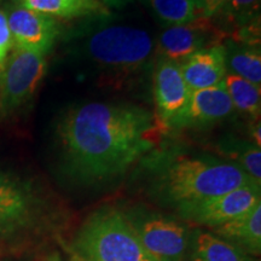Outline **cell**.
I'll use <instances>...</instances> for the list:
<instances>
[{
  "label": "cell",
  "instance_id": "cell-1",
  "mask_svg": "<svg viewBox=\"0 0 261 261\" xmlns=\"http://www.w3.org/2000/svg\"><path fill=\"white\" fill-rule=\"evenodd\" d=\"M165 129L156 115L133 104L71 107L56 129L63 171L80 184L113 180L154 149Z\"/></svg>",
  "mask_w": 261,
  "mask_h": 261
},
{
  "label": "cell",
  "instance_id": "cell-2",
  "mask_svg": "<svg viewBox=\"0 0 261 261\" xmlns=\"http://www.w3.org/2000/svg\"><path fill=\"white\" fill-rule=\"evenodd\" d=\"M253 182L255 181L242 168L226 160L207 155H179L158 168L152 194L178 211Z\"/></svg>",
  "mask_w": 261,
  "mask_h": 261
},
{
  "label": "cell",
  "instance_id": "cell-3",
  "mask_svg": "<svg viewBox=\"0 0 261 261\" xmlns=\"http://www.w3.org/2000/svg\"><path fill=\"white\" fill-rule=\"evenodd\" d=\"M73 253L83 261H156L144 249L123 212L103 207L77 231Z\"/></svg>",
  "mask_w": 261,
  "mask_h": 261
},
{
  "label": "cell",
  "instance_id": "cell-4",
  "mask_svg": "<svg viewBox=\"0 0 261 261\" xmlns=\"http://www.w3.org/2000/svg\"><path fill=\"white\" fill-rule=\"evenodd\" d=\"M45 215L46 203L32 181L0 171V244L34 233Z\"/></svg>",
  "mask_w": 261,
  "mask_h": 261
},
{
  "label": "cell",
  "instance_id": "cell-5",
  "mask_svg": "<svg viewBox=\"0 0 261 261\" xmlns=\"http://www.w3.org/2000/svg\"><path fill=\"white\" fill-rule=\"evenodd\" d=\"M89 56L103 67L133 70L144 64L152 51V40L145 31L113 25L94 33L86 44Z\"/></svg>",
  "mask_w": 261,
  "mask_h": 261
},
{
  "label": "cell",
  "instance_id": "cell-6",
  "mask_svg": "<svg viewBox=\"0 0 261 261\" xmlns=\"http://www.w3.org/2000/svg\"><path fill=\"white\" fill-rule=\"evenodd\" d=\"M139 242L156 261H185L190 227L174 218L149 212L126 213Z\"/></svg>",
  "mask_w": 261,
  "mask_h": 261
},
{
  "label": "cell",
  "instance_id": "cell-7",
  "mask_svg": "<svg viewBox=\"0 0 261 261\" xmlns=\"http://www.w3.org/2000/svg\"><path fill=\"white\" fill-rule=\"evenodd\" d=\"M47 70L44 55L15 48L3 64L0 77V113L15 112L37 92Z\"/></svg>",
  "mask_w": 261,
  "mask_h": 261
},
{
  "label": "cell",
  "instance_id": "cell-8",
  "mask_svg": "<svg viewBox=\"0 0 261 261\" xmlns=\"http://www.w3.org/2000/svg\"><path fill=\"white\" fill-rule=\"evenodd\" d=\"M260 202V185L253 182L210 200L182 207L178 210V213L184 220L212 230L247 213Z\"/></svg>",
  "mask_w": 261,
  "mask_h": 261
},
{
  "label": "cell",
  "instance_id": "cell-9",
  "mask_svg": "<svg viewBox=\"0 0 261 261\" xmlns=\"http://www.w3.org/2000/svg\"><path fill=\"white\" fill-rule=\"evenodd\" d=\"M156 117L163 126H180L189 122L191 92L175 62L162 58L154 75Z\"/></svg>",
  "mask_w": 261,
  "mask_h": 261
},
{
  "label": "cell",
  "instance_id": "cell-10",
  "mask_svg": "<svg viewBox=\"0 0 261 261\" xmlns=\"http://www.w3.org/2000/svg\"><path fill=\"white\" fill-rule=\"evenodd\" d=\"M224 33L211 22V18L197 16L191 22L173 25L166 29L160 37L159 48L165 60H187L195 52L218 46Z\"/></svg>",
  "mask_w": 261,
  "mask_h": 261
},
{
  "label": "cell",
  "instance_id": "cell-11",
  "mask_svg": "<svg viewBox=\"0 0 261 261\" xmlns=\"http://www.w3.org/2000/svg\"><path fill=\"white\" fill-rule=\"evenodd\" d=\"M16 48L45 55L60 34L58 22L51 16L15 5L6 12Z\"/></svg>",
  "mask_w": 261,
  "mask_h": 261
},
{
  "label": "cell",
  "instance_id": "cell-12",
  "mask_svg": "<svg viewBox=\"0 0 261 261\" xmlns=\"http://www.w3.org/2000/svg\"><path fill=\"white\" fill-rule=\"evenodd\" d=\"M179 68L190 92L215 86L227 74L225 48L218 45L195 52Z\"/></svg>",
  "mask_w": 261,
  "mask_h": 261
},
{
  "label": "cell",
  "instance_id": "cell-13",
  "mask_svg": "<svg viewBox=\"0 0 261 261\" xmlns=\"http://www.w3.org/2000/svg\"><path fill=\"white\" fill-rule=\"evenodd\" d=\"M210 231L240 248L248 255L259 256L261 253V202L236 219Z\"/></svg>",
  "mask_w": 261,
  "mask_h": 261
},
{
  "label": "cell",
  "instance_id": "cell-14",
  "mask_svg": "<svg viewBox=\"0 0 261 261\" xmlns=\"http://www.w3.org/2000/svg\"><path fill=\"white\" fill-rule=\"evenodd\" d=\"M185 261H255V259L212 231L195 228L190 233Z\"/></svg>",
  "mask_w": 261,
  "mask_h": 261
},
{
  "label": "cell",
  "instance_id": "cell-15",
  "mask_svg": "<svg viewBox=\"0 0 261 261\" xmlns=\"http://www.w3.org/2000/svg\"><path fill=\"white\" fill-rule=\"evenodd\" d=\"M233 104L224 81L215 86L191 92L189 121L217 122L233 113Z\"/></svg>",
  "mask_w": 261,
  "mask_h": 261
},
{
  "label": "cell",
  "instance_id": "cell-16",
  "mask_svg": "<svg viewBox=\"0 0 261 261\" xmlns=\"http://www.w3.org/2000/svg\"><path fill=\"white\" fill-rule=\"evenodd\" d=\"M224 83L233 107L254 119H259L261 112V91L259 85L250 83L232 73L226 74Z\"/></svg>",
  "mask_w": 261,
  "mask_h": 261
},
{
  "label": "cell",
  "instance_id": "cell-17",
  "mask_svg": "<svg viewBox=\"0 0 261 261\" xmlns=\"http://www.w3.org/2000/svg\"><path fill=\"white\" fill-rule=\"evenodd\" d=\"M226 68H230L232 74L243 77L250 83L259 85L261 83V56L259 48L237 46L236 44L225 47Z\"/></svg>",
  "mask_w": 261,
  "mask_h": 261
},
{
  "label": "cell",
  "instance_id": "cell-18",
  "mask_svg": "<svg viewBox=\"0 0 261 261\" xmlns=\"http://www.w3.org/2000/svg\"><path fill=\"white\" fill-rule=\"evenodd\" d=\"M150 4L156 16L171 27L189 23L198 16L192 0H150Z\"/></svg>",
  "mask_w": 261,
  "mask_h": 261
},
{
  "label": "cell",
  "instance_id": "cell-19",
  "mask_svg": "<svg viewBox=\"0 0 261 261\" xmlns=\"http://www.w3.org/2000/svg\"><path fill=\"white\" fill-rule=\"evenodd\" d=\"M221 152L226 155L228 162L242 168L254 181L261 185V150L259 146L249 143H237L225 146Z\"/></svg>",
  "mask_w": 261,
  "mask_h": 261
},
{
  "label": "cell",
  "instance_id": "cell-20",
  "mask_svg": "<svg viewBox=\"0 0 261 261\" xmlns=\"http://www.w3.org/2000/svg\"><path fill=\"white\" fill-rule=\"evenodd\" d=\"M15 3L21 8L40 12L51 17L56 16L61 18H75L89 15L81 6L69 0H15Z\"/></svg>",
  "mask_w": 261,
  "mask_h": 261
},
{
  "label": "cell",
  "instance_id": "cell-21",
  "mask_svg": "<svg viewBox=\"0 0 261 261\" xmlns=\"http://www.w3.org/2000/svg\"><path fill=\"white\" fill-rule=\"evenodd\" d=\"M259 9L260 0H227L219 12H224L232 21H247Z\"/></svg>",
  "mask_w": 261,
  "mask_h": 261
},
{
  "label": "cell",
  "instance_id": "cell-22",
  "mask_svg": "<svg viewBox=\"0 0 261 261\" xmlns=\"http://www.w3.org/2000/svg\"><path fill=\"white\" fill-rule=\"evenodd\" d=\"M12 45V37L10 32L8 16L6 11L0 10V63H4L8 56V52L11 50Z\"/></svg>",
  "mask_w": 261,
  "mask_h": 261
},
{
  "label": "cell",
  "instance_id": "cell-23",
  "mask_svg": "<svg viewBox=\"0 0 261 261\" xmlns=\"http://www.w3.org/2000/svg\"><path fill=\"white\" fill-rule=\"evenodd\" d=\"M226 2L227 0H201L198 16L205 18L213 17L214 15H217L223 9Z\"/></svg>",
  "mask_w": 261,
  "mask_h": 261
},
{
  "label": "cell",
  "instance_id": "cell-24",
  "mask_svg": "<svg viewBox=\"0 0 261 261\" xmlns=\"http://www.w3.org/2000/svg\"><path fill=\"white\" fill-rule=\"evenodd\" d=\"M74 4L79 5L83 8L87 14H104L106 11V6H104L102 0H69Z\"/></svg>",
  "mask_w": 261,
  "mask_h": 261
},
{
  "label": "cell",
  "instance_id": "cell-25",
  "mask_svg": "<svg viewBox=\"0 0 261 261\" xmlns=\"http://www.w3.org/2000/svg\"><path fill=\"white\" fill-rule=\"evenodd\" d=\"M133 0H103V4H106L107 6H110V8H115V9H121L125 8L127 4L132 3Z\"/></svg>",
  "mask_w": 261,
  "mask_h": 261
},
{
  "label": "cell",
  "instance_id": "cell-26",
  "mask_svg": "<svg viewBox=\"0 0 261 261\" xmlns=\"http://www.w3.org/2000/svg\"><path fill=\"white\" fill-rule=\"evenodd\" d=\"M252 137L254 140V145L256 146H261V127H260V122L256 121L255 125L253 126L252 128Z\"/></svg>",
  "mask_w": 261,
  "mask_h": 261
},
{
  "label": "cell",
  "instance_id": "cell-27",
  "mask_svg": "<svg viewBox=\"0 0 261 261\" xmlns=\"http://www.w3.org/2000/svg\"><path fill=\"white\" fill-rule=\"evenodd\" d=\"M69 261H83V260H81L79 256H76V255H75V254L73 253V255H71V256H70V259H69Z\"/></svg>",
  "mask_w": 261,
  "mask_h": 261
},
{
  "label": "cell",
  "instance_id": "cell-28",
  "mask_svg": "<svg viewBox=\"0 0 261 261\" xmlns=\"http://www.w3.org/2000/svg\"><path fill=\"white\" fill-rule=\"evenodd\" d=\"M192 2H194L196 9H197V11H198V10H200V3H201V0H192Z\"/></svg>",
  "mask_w": 261,
  "mask_h": 261
},
{
  "label": "cell",
  "instance_id": "cell-29",
  "mask_svg": "<svg viewBox=\"0 0 261 261\" xmlns=\"http://www.w3.org/2000/svg\"><path fill=\"white\" fill-rule=\"evenodd\" d=\"M3 64H4V63H0V77H2V71H3Z\"/></svg>",
  "mask_w": 261,
  "mask_h": 261
},
{
  "label": "cell",
  "instance_id": "cell-30",
  "mask_svg": "<svg viewBox=\"0 0 261 261\" xmlns=\"http://www.w3.org/2000/svg\"><path fill=\"white\" fill-rule=\"evenodd\" d=\"M3 2V0H0V3H2Z\"/></svg>",
  "mask_w": 261,
  "mask_h": 261
}]
</instances>
